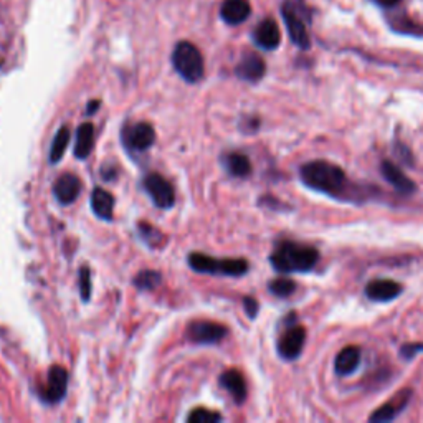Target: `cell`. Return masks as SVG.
<instances>
[{
	"label": "cell",
	"instance_id": "cell-8",
	"mask_svg": "<svg viewBox=\"0 0 423 423\" xmlns=\"http://www.w3.org/2000/svg\"><path fill=\"white\" fill-rule=\"evenodd\" d=\"M228 334L225 326L212 321H194L187 327L189 339L196 344H217Z\"/></svg>",
	"mask_w": 423,
	"mask_h": 423
},
{
	"label": "cell",
	"instance_id": "cell-16",
	"mask_svg": "<svg viewBox=\"0 0 423 423\" xmlns=\"http://www.w3.org/2000/svg\"><path fill=\"white\" fill-rule=\"evenodd\" d=\"M380 172H382L384 179L391 185H393L403 196H410V194L417 190L415 182H413L410 177H407V175L403 174L396 164L391 163V160H384V163L380 164Z\"/></svg>",
	"mask_w": 423,
	"mask_h": 423
},
{
	"label": "cell",
	"instance_id": "cell-4",
	"mask_svg": "<svg viewBox=\"0 0 423 423\" xmlns=\"http://www.w3.org/2000/svg\"><path fill=\"white\" fill-rule=\"evenodd\" d=\"M172 65L187 83L201 82L203 76V58L201 50L190 42H180L172 53Z\"/></svg>",
	"mask_w": 423,
	"mask_h": 423
},
{
	"label": "cell",
	"instance_id": "cell-19",
	"mask_svg": "<svg viewBox=\"0 0 423 423\" xmlns=\"http://www.w3.org/2000/svg\"><path fill=\"white\" fill-rule=\"evenodd\" d=\"M220 386L234 397L236 403H244L246 398V384L244 375L236 369H228L220 375Z\"/></svg>",
	"mask_w": 423,
	"mask_h": 423
},
{
	"label": "cell",
	"instance_id": "cell-28",
	"mask_svg": "<svg viewBox=\"0 0 423 423\" xmlns=\"http://www.w3.org/2000/svg\"><path fill=\"white\" fill-rule=\"evenodd\" d=\"M187 422L189 423H217V422H222V415L213 410H207V408H196V410H194L187 417Z\"/></svg>",
	"mask_w": 423,
	"mask_h": 423
},
{
	"label": "cell",
	"instance_id": "cell-1",
	"mask_svg": "<svg viewBox=\"0 0 423 423\" xmlns=\"http://www.w3.org/2000/svg\"><path fill=\"white\" fill-rule=\"evenodd\" d=\"M299 177L303 184L324 196L339 198V201L358 202L364 198L358 185L351 182L339 165L327 160H312L301 165Z\"/></svg>",
	"mask_w": 423,
	"mask_h": 423
},
{
	"label": "cell",
	"instance_id": "cell-33",
	"mask_svg": "<svg viewBox=\"0 0 423 423\" xmlns=\"http://www.w3.org/2000/svg\"><path fill=\"white\" fill-rule=\"evenodd\" d=\"M99 109V101H91L88 104V109H87V113L88 114H94Z\"/></svg>",
	"mask_w": 423,
	"mask_h": 423
},
{
	"label": "cell",
	"instance_id": "cell-17",
	"mask_svg": "<svg viewBox=\"0 0 423 423\" xmlns=\"http://www.w3.org/2000/svg\"><path fill=\"white\" fill-rule=\"evenodd\" d=\"M251 7L246 0H225L222 4L220 17L228 25H240L250 17Z\"/></svg>",
	"mask_w": 423,
	"mask_h": 423
},
{
	"label": "cell",
	"instance_id": "cell-10",
	"mask_svg": "<svg viewBox=\"0 0 423 423\" xmlns=\"http://www.w3.org/2000/svg\"><path fill=\"white\" fill-rule=\"evenodd\" d=\"M122 139H125V146L131 151L144 152L154 144L156 132L149 122H137L134 126L126 127L122 132Z\"/></svg>",
	"mask_w": 423,
	"mask_h": 423
},
{
	"label": "cell",
	"instance_id": "cell-3",
	"mask_svg": "<svg viewBox=\"0 0 423 423\" xmlns=\"http://www.w3.org/2000/svg\"><path fill=\"white\" fill-rule=\"evenodd\" d=\"M190 268L197 273L222 274V277H244L248 272V261L241 258H212L202 253L189 256Z\"/></svg>",
	"mask_w": 423,
	"mask_h": 423
},
{
	"label": "cell",
	"instance_id": "cell-26",
	"mask_svg": "<svg viewBox=\"0 0 423 423\" xmlns=\"http://www.w3.org/2000/svg\"><path fill=\"white\" fill-rule=\"evenodd\" d=\"M137 230H139L142 240H146L151 246H159L165 239L158 228L149 225V223H137Z\"/></svg>",
	"mask_w": 423,
	"mask_h": 423
},
{
	"label": "cell",
	"instance_id": "cell-5",
	"mask_svg": "<svg viewBox=\"0 0 423 423\" xmlns=\"http://www.w3.org/2000/svg\"><path fill=\"white\" fill-rule=\"evenodd\" d=\"M282 15L293 44L301 50L310 49L311 38L310 33H308L306 23H304V20H310L306 7L303 4H298L296 0H288V2L283 4Z\"/></svg>",
	"mask_w": 423,
	"mask_h": 423
},
{
	"label": "cell",
	"instance_id": "cell-6",
	"mask_svg": "<svg viewBox=\"0 0 423 423\" xmlns=\"http://www.w3.org/2000/svg\"><path fill=\"white\" fill-rule=\"evenodd\" d=\"M142 187L149 194V197L152 198V202L156 203V207L164 208V210L174 207L175 190L172 185H170L169 180L164 179L163 175L156 172L146 175L144 180H142Z\"/></svg>",
	"mask_w": 423,
	"mask_h": 423
},
{
	"label": "cell",
	"instance_id": "cell-11",
	"mask_svg": "<svg viewBox=\"0 0 423 423\" xmlns=\"http://www.w3.org/2000/svg\"><path fill=\"white\" fill-rule=\"evenodd\" d=\"M255 44L263 50H277L282 44V32L273 18H265L256 25L253 32Z\"/></svg>",
	"mask_w": 423,
	"mask_h": 423
},
{
	"label": "cell",
	"instance_id": "cell-20",
	"mask_svg": "<svg viewBox=\"0 0 423 423\" xmlns=\"http://www.w3.org/2000/svg\"><path fill=\"white\" fill-rule=\"evenodd\" d=\"M94 147V126L91 122H83L76 130L75 137V156L76 159H88Z\"/></svg>",
	"mask_w": 423,
	"mask_h": 423
},
{
	"label": "cell",
	"instance_id": "cell-27",
	"mask_svg": "<svg viewBox=\"0 0 423 423\" xmlns=\"http://www.w3.org/2000/svg\"><path fill=\"white\" fill-rule=\"evenodd\" d=\"M391 25L393 30L400 33H408V35H423V27L410 22L405 17H396L393 20H391Z\"/></svg>",
	"mask_w": 423,
	"mask_h": 423
},
{
	"label": "cell",
	"instance_id": "cell-29",
	"mask_svg": "<svg viewBox=\"0 0 423 423\" xmlns=\"http://www.w3.org/2000/svg\"><path fill=\"white\" fill-rule=\"evenodd\" d=\"M80 289H82L83 301H89V298H91V272H89L88 266H83L80 270Z\"/></svg>",
	"mask_w": 423,
	"mask_h": 423
},
{
	"label": "cell",
	"instance_id": "cell-14",
	"mask_svg": "<svg viewBox=\"0 0 423 423\" xmlns=\"http://www.w3.org/2000/svg\"><path fill=\"white\" fill-rule=\"evenodd\" d=\"M235 71H236V76H239L240 80H244V82L256 83L260 82L266 73L265 60L261 58L258 53L250 51V53L244 55V58H241L240 63L236 65Z\"/></svg>",
	"mask_w": 423,
	"mask_h": 423
},
{
	"label": "cell",
	"instance_id": "cell-12",
	"mask_svg": "<svg viewBox=\"0 0 423 423\" xmlns=\"http://www.w3.org/2000/svg\"><path fill=\"white\" fill-rule=\"evenodd\" d=\"M402 284L393 282V279H372L365 286V296L370 301L375 303H387L396 299L402 294Z\"/></svg>",
	"mask_w": 423,
	"mask_h": 423
},
{
	"label": "cell",
	"instance_id": "cell-15",
	"mask_svg": "<svg viewBox=\"0 0 423 423\" xmlns=\"http://www.w3.org/2000/svg\"><path fill=\"white\" fill-rule=\"evenodd\" d=\"M410 396L412 392L405 389V391L398 392L397 396L392 397V400H389L387 403H384L382 407H379L372 415L369 417V422L374 423H384V422H391L396 418L398 413H400L403 408L407 407V403L410 402Z\"/></svg>",
	"mask_w": 423,
	"mask_h": 423
},
{
	"label": "cell",
	"instance_id": "cell-32",
	"mask_svg": "<svg viewBox=\"0 0 423 423\" xmlns=\"http://www.w3.org/2000/svg\"><path fill=\"white\" fill-rule=\"evenodd\" d=\"M375 2H377L379 6H382V7L392 8V7H397L398 4L402 2V0H375Z\"/></svg>",
	"mask_w": 423,
	"mask_h": 423
},
{
	"label": "cell",
	"instance_id": "cell-31",
	"mask_svg": "<svg viewBox=\"0 0 423 423\" xmlns=\"http://www.w3.org/2000/svg\"><path fill=\"white\" fill-rule=\"evenodd\" d=\"M420 351H423V344H405L400 349V354L405 359H412L413 355H415L417 353H420Z\"/></svg>",
	"mask_w": 423,
	"mask_h": 423
},
{
	"label": "cell",
	"instance_id": "cell-30",
	"mask_svg": "<svg viewBox=\"0 0 423 423\" xmlns=\"http://www.w3.org/2000/svg\"><path fill=\"white\" fill-rule=\"evenodd\" d=\"M244 306H245V311H246V315H248L250 320H253V317L258 315V301H256L255 298L246 296L244 299Z\"/></svg>",
	"mask_w": 423,
	"mask_h": 423
},
{
	"label": "cell",
	"instance_id": "cell-9",
	"mask_svg": "<svg viewBox=\"0 0 423 423\" xmlns=\"http://www.w3.org/2000/svg\"><path fill=\"white\" fill-rule=\"evenodd\" d=\"M66 389H68V372L60 365L50 367L46 384L42 391V398L46 403H58L66 396Z\"/></svg>",
	"mask_w": 423,
	"mask_h": 423
},
{
	"label": "cell",
	"instance_id": "cell-21",
	"mask_svg": "<svg viewBox=\"0 0 423 423\" xmlns=\"http://www.w3.org/2000/svg\"><path fill=\"white\" fill-rule=\"evenodd\" d=\"M91 208L96 213V217L101 220H113V210H114V197L108 190L101 187H96L91 194Z\"/></svg>",
	"mask_w": 423,
	"mask_h": 423
},
{
	"label": "cell",
	"instance_id": "cell-23",
	"mask_svg": "<svg viewBox=\"0 0 423 423\" xmlns=\"http://www.w3.org/2000/svg\"><path fill=\"white\" fill-rule=\"evenodd\" d=\"M70 139H71V132L66 126L60 127L58 132H56L55 139L53 142H51V147H50V163L51 164H58L61 158L65 156L66 152V147H68L70 144Z\"/></svg>",
	"mask_w": 423,
	"mask_h": 423
},
{
	"label": "cell",
	"instance_id": "cell-22",
	"mask_svg": "<svg viewBox=\"0 0 423 423\" xmlns=\"http://www.w3.org/2000/svg\"><path fill=\"white\" fill-rule=\"evenodd\" d=\"M225 168L228 174L234 177H246L251 174V163L245 154L240 152H232L225 158Z\"/></svg>",
	"mask_w": 423,
	"mask_h": 423
},
{
	"label": "cell",
	"instance_id": "cell-2",
	"mask_svg": "<svg viewBox=\"0 0 423 423\" xmlns=\"http://www.w3.org/2000/svg\"><path fill=\"white\" fill-rule=\"evenodd\" d=\"M320 251L315 246L283 240L274 246L270 261L279 273H306L315 268Z\"/></svg>",
	"mask_w": 423,
	"mask_h": 423
},
{
	"label": "cell",
	"instance_id": "cell-24",
	"mask_svg": "<svg viewBox=\"0 0 423 423\" xmlns=\"http://www.w3.org/2000/svg\"><path fill=\"white\" fill-rule=\"evenodd\" d=\"M163 278H160V273L152 272V270H144V272L137 273L134 278V284L142 291H147V289H154L158 288Z\"/></svg>",
	"mask_w": 423,
	"mask_h": 423
},
{
	"label": "cell",
	"instance_id": "cell-18",
	"mask_svg": "<svg viewBox=\"0 0 423 423\" xmlns=\"http://www.w3.org/2000/svg\"><path fill=\"white\" fill-rule=\"evenodd\" d=\"M360 359H362V353L358 346H348L336 355L334 360V370L337 375H351L354 374L360 365Z\"/></svg>",
	"mask_w": 423,
	"mask_h": 423
},
{
	"label": "cell",
	"instance_id": "cell-7",
	"mask_svg": "<svg viewBox=\"0 0 423 423\" xmlns=\"http://www.w3.org/2000/svg\"><path fill=\"white\" fill-rule=\"evenodd\" d=\"M306 342V329L301 326H289L278 339V354L284 360L298 359Z\"/></svg>",
	"mask_w": 423,
	"mask_h": 423
},
{
	"label": "cell",
	"instance_id": "cell-13",
	"mask_svg": "<svg viewBox=\"0 0 423 423\" xmlns=\"http://www.w3.org/2000/svg\"><path fill=\"white\" fill-rule=\"evenodd\" d=\"M82 192V180L76 177L75 174L66 172L60 175L53 184V194L61 206H70L78 198Z\"/></svg>",
	"mask_w": 423,
	"mask_h": 423
},
{
	"label": "cell",
	"instance_id": "cell-25",
	"mask_svg": "<svg viewBox=\"0 0 423 423\" xmlns=\"http://www.w3.org/2000/svg\"><path fill=\"white\" fill-rule=\"evenodd\" d=\"M268 289L274 294V296L288 298L291 296L294 289H296V283L289 278H277L268 284Z\"/></svg>",
	"mask_w": 423,
	"mask_h": 423
}]
</instances>
